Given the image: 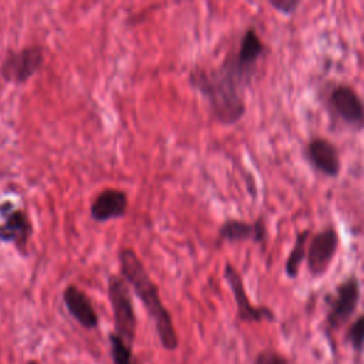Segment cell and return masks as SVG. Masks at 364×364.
I'll use <instances>...</instances> for the list:
<instances>
[{
  "instance_id": "obj_8",
  "label": "cell",
  "mask_w": 364,
  "mask_h": 364,
  "mask_svg": "<svg viewBox=\"0 0 364 364\" xmlns=\"http://www.w3.org/2000/svg\"><path fill=\"white\" fill-rule=\"evenodd\" d=\"M223 276L233 293V297H235V301L237 306V317L242 321H262V320L274 318L272 310H269L266 307H255L250 304L246 290H245V286H243V280L232 264L228 263L225 266Z\"/></svg>"
},
{
  "instance_id": "obj_5",
  "label": "cell",
  "mask_w": 364,
  "mask_h": 364,
  "mask_svg": "<svg viewBox=\"0 0 364 364\" xmlns=\"http://www.w3.org/2000/svg\"><path fill=\"white\" fill-rule=\"evenodd\" d=\"M0 215L3 222L0 223V242L11 243L17 252L27 255L28 242L33 235V225L26 210L14 208L11 202L0 205Z\"/></svg>"
},
{
  "instance_id": "obj_17",
  "label": "cell",
  "mask_w": 364,
  "mask_h": 364,
  "mask_svg": "<svg viewBox=\"0 0 364 364\" xmlns=\"http://www.w3.org/2000/svg\"><path fill=\"white\" fill-rule=\"evenodd\" d=\"M255 364H291V363L276 351H262L256 357Z\"/></svg>"
},
{
  "instance_id": "obj_4",
  "label": "cell",
  "mask_w": 364,
  "mask_h": 364,
  "mask_svg": "<svg viewBox=\"0 0 364 364\" xmlns=\"http://www.w3.org/2000/svg\"><path fill=\"white\" fill-rule=\"evenodd\" d=\"M44 61L46 51L40 44L9 50L0 61V77L10 84H26L41 70Z\"/></svg>"
},
{
  "instance_id": "obj_10",
  "label": "cell",
  "mask_w": 364,
  "mask_h": 364,
  "mask_svg": "<svg viewBox=\"0 0 364 364\" xmlns=\"http://www.w3.org/2000/svg\"><path fill=\"white\" fill-rule=\"evenodd\" d=\"M63 301L70 316L81 327H84L85 330H94L98 327V314L91 300L75 284H68L64 289Z\"/></svg>"
},
{
  "instance_id": "obj_11",
  "label": "cell",
  "mask_w": 364,
  "mask_h": 364,
  "mask_svg": "<svg viewBox=\"0 0 364 364\" xmlns=\"http://www.w3.org/2000/svg\"><path fill=\"white\" fill-rule=\"evenodd\" d=\"M330 104L344 122L351 125H360L364 122V104L351 87H334L330 94Z\"/></svg>"
},
{
  "instance_id": "obj_14",
  "label": "cell",
  "mask_w": 364,
  "mask_h": 364,
  "mask_svg": "<svg viewBox=\"0 0 364 364\" xmlns=\"http://www.w3.org/2000/svg\"><path fill=\"white\" fill-rule=\"evenodd\" d=\"M109 355L114 364H141L136 355L132 351V346L128 344L119 334L115 331L108 334Z\"/></svg>"
},
{
  "instance_id": "obj_13",
  "label": "cell",
  "mask_w": 364,
  "mask_h": 364,
  "mask_svg": "<svg viewBox=\"0 0 364 364\" xmlns=\"http://www.w3.org/2000/svg\"><path fill=\"white\" fill-rule=\"evenodd\" d=\"M219 237L226 242H243L249 239L263 242L266 237V229L262 220H257L256 223H247L243 220L230 219L220 226Z\"/></svg>"
},
{
  "instance_id": "obj_16",
  "label": "cell",
  "mask_w": 364,
  "mask_h": 364,
  "mask_svg": "<svg viewBox=\"0 0 364 364\" xmlns=\"http://www.w3.org/2000/svg\"><path fill=\"white\" fill-rule=\"evenodd\" d=\"M347 340L353 346V348L358 353L364 350V314L360 316L348 328Z\"/></svg>"
},
{
  "instance_id": "obj_12",
  "label": "cell",
  "mask_w": 364,
  "mask_h": 364,
  "mask_svg": "<svg viewBox=\"0 0 364 364\" xmlns=\"http://www.w3.org/2000/svg\"><path fill=\"white\" fill-rule=\"evenodd\" d=\"M307 158L317 171L327 176H337L340 172L338 152L336 146L324 138H314L309 142Z\"/></svg>"
},
{
  "instance_id": "obj_7",
  "label": "cell",
  "mask_w": 364,
  "mask_h": 364,
  "mask_svg": "<svg viewBox=\"0 0 364 364\" xmlns=\"http://www.w3.org/2000/svg\"><path fill=\"white\" fill-rule=\"evenodd\" d=\"M338 246V236L333 228L317 233L307 247V266L313 274H323L331 263Z\"/></svg>"
},
{
  "instance_id": "obj_6",
  "label": "cell",
  "mask_w": 364,
  "mask_h": 364,
  "mask_svg": "<svg viewBox=\"0 0 364 364\" xmlns=\"http://www.w3.org/2000/svg\"><path fill=\"white\" fill-rule=\"evenodd\" d=\"M360 300V283L355 276L347 277L341 284L337 286L336 296L331 301V307L327 316L328 326L337 328L344 324L351 314L355 311Z\"/></svg>"
},
{
  "instance_id": "obj_1",
  "label": "cell",
  "mask_w": 364,
  "mask_h": 364,
  "mask_svg": "<svg viewBox=\"0 0 364 364\" xmlns=\"http://www.w3.org/2000/svg\"><path fill=\"white\" fill-rule=\"evenodd\" d=\"M263 43L255 28H247L237 50L229 53L216 68L195 67L188 74L189 85L208 102L212 117L233 125L242 119L246 104L245 90L249 85L263 54Z\"/></svg>"
},
{
  "instance_id": "obj_19",
  "label": "cell",
  "mask_w": 364,
  "mask_h": 364,
  "mask_svg": "<svg viewBox=\"0 0 364 364\" xmlns=\"http://www.w3.org/2000/svg\"><path fill=\"white\" fill-rule=\"evenodd\" d=\"M26 364H40L37 360H28Z\"/></svg>"
},
{
  "instance_id": "obj_18",
  "label": "cell",
  "mask_w": 364,
  "mask_h": 364,
  "mask_svg": "<svg viewBox=\"0 0 364 364\" xmlns=\"http://www.w3.org/2000/svg\"><path fill=\"white\" fill-rule=\"evenodd\" d=\"M273 9H276L279 13L283 14H291L299 7L300 0H269Z\"/></svg>"
},
{
  "instance_id": "obj_2",
  "label": "cell",
  "mask_w": 364,
  "mask_h": 364,
  "mask_svg": "<svg viewBox=\"0 0 364 364\" xmlns=\"http://www.w3.org/2000/svg\"><path fill=\"white\" fill-rule=\"evenodd\" d=\"M121 276L132 287L138 299L142 301L146 313L155 324V331L162 348L173 351L179 346L178 334L173 327V320L169 310L164 306L158 286L151 279L144 263L134 249L122 247L118 253Z\"/></svg>"
},
{
  "instance_id": "obj_15",
  "label": "cell",
  "mask_w": 364,
  "mask_h": 364,
  "mask_svg": "<svg viewBox=\"0 0 364 364\" xmlns=\"http://www.w3.org/2000/svg\"><path fill=\"white\" fill-rule=\"evenodd\" d=\"M307 237H309L307 230L301 232L296 237L294 246H293V249H291V252H290V255L286 260V264H284V270H286V274L289 277H296L297 273H299L300 264L304 260L306 253H307Z\"/></svg>"
},
{
  "instance_id": "obj_3",
  "label": "cell",
  "mask_w": 364,
  "mask_h": 364,
  "mask_svg": "<svg viewBox=\"0 0 364 364\" xmlns=\"http://www.w3.org/2000/svg\"><path fill=\"white\" fill-rule=\"evenodd\" d=\"M107 293L112 307L115 333L128 344L134 346L136 336V314L129 291V284L122 276L111 274L107 283Z\"/></svg>"
},
{
  "instance_id": "obj_9",
  "label": "cell",
  "mask_w": 364,
  "mask_h": 364,
  "mask_svg": "<svg viewBox=\"0 0 364 364\" xmlns=\"http://www.w3.org/2000/svg\"><path fill=\"white\" fill-rule=\"evenodd\" d=\"M128 196L121 189L107 188L101 191L92 200L90 213L95 222H108L119 219L127 213Z\"/></svg>"
}]
</instances>
